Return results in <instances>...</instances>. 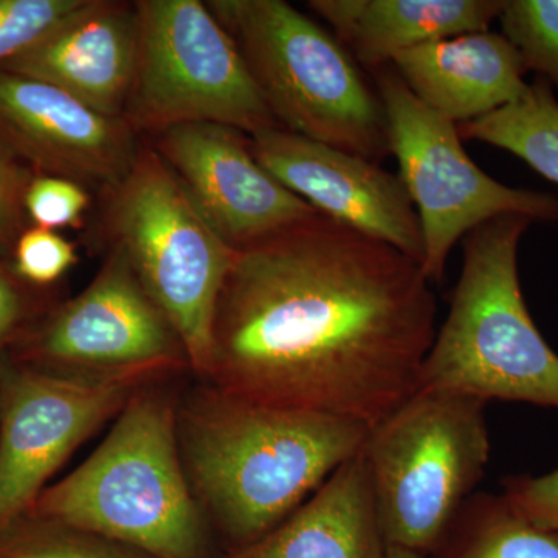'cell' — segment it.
Returning a JSON list of instances; mask_svg holds the SVG:
<instances>
[{
    "label": "cell",
    "instance_id": "7",
    "mask_svg": "<svg viewBox=\"0 0 558 558\" xmlns=\"http://www.w3.org/2000/svg\"><path fill=\"white\" fill-rule=\"evenodd\" d=\"M97 233L130 259L143 288L170 319L201 377L209 330L234 250L194 207L159 154L143 140L131 171L98 194Z\"/></svg>",
    "mask_w": 558,
    "mask_h": 558
},
{
    "label": "cell",
    "instance_id": "17",
    "mask_svg": "<svg viewBox=\"0 0 558 558\" xmlns=\"http://www.w3.org/2000/svg\"><path fill=\"white\" fill-rule=\"evenodd\" d=\"M385 553L368 468L360 451L278 527L220 558H384Z\"/></svg>",
    "mask_w": 558,
    "mask_h": 558
},
{
    "label": "cell",
    "instance_id": "5",
    "mask_svg": "<svg viewBox=\"0 0 558 558\" xmlns=\"http://www.w3.org/2000/svg\"><path fill=\"white\" fill-rule=\"evenodd\" d=\"M282 130L374 161L391 154L387 117L336 36L284 0H209Z\"/></svg>",
    "mask_w": 558,
    "mask_h": 558
},
{
    "label": "cell",
    "instance_id": "29",
    "mask_svg": "<svg viewBox=\"0 0 558 558\" xmlns=\"http://www.w3.org/2000/svg\"><path fill=\"white\" fill-rule=\"evenodd\" d=\"M384 558H425L418 556L416 553H411V550L399 549V548H387V553H385Z\"/></svg>",
    "mask_w": 558,
    "mask_h": 558
},
{
    "label": "cell",
    "instance_id": "6",
    "mask_svg": "<svg viewBox=\"0 0 558 558\" xmlns=\"http://www.w3.org/2000/svg\"><path fill=\"white\" fill-rule=\"evenodd\" d=\"M487 403L417 391L369 428L362 457L387 548L429 557L483 480Z\"/></svg>",
    "mask_w": 558,
    "mask_h": 558
},
{
    "label": "cell",
    "instance_id": "2",
    "mask_svg": "<svg viewBox=\"0 0 558 558\" xmlns=\"http://www.w3.org/2000/svg\"><path fill=\"white\" fill-rule=\"evenodd\" d=\"M369 427L310 411L259 405L202 384L178 403L183 469L227 553L289 519L363 449Z\"/></svg>",
    "mask_w": 558,
    "mask_h": 558
},
{
    "label": "cell",
    "instance_id": "24",
    "mask_svg": "<svg viewBox=\"0 0 558 558\" xmlns=\"http://www.w3.org/2000/svg\"><path fill=\"white\" fill-rule=\"evenodd\" d=\"M10 263L22 281L47 289L76 266L78 253L58 231L32 226L16 242Z\"/></svg>",
    "mask_w": 558,
    "mask_h": 558
},
{
    "label": "cell",
    "instance_id": "23",
    "mask_svg": "<svg viewBox=\"0 0 558 558\" xmlns=\"http://www.w3.org/2000/svg\"><path fill=\"white\" fill-rule=\"evenodd\" d=\"M84 0H0V68L38 43Z\"/></svg>",
    "mask_w": 558,
    "mask_h": 558
},
{
    "label": "cell",
    "instance_id": "22",
    "mask_svg": "<svg viewBox=\"0 0 558 558\" xmlns=\"http://www.w3.org/2000/svg\"><path fill=\"white\" fill-rule=\"evenodd\" d=\"M498 20L527 72L558 87V0H502Z\"/></svg>",
    "mask_w": 558,
    "mask_h": 558
},
{
    "label": "cell",
    "instance_id": "13",
    "mask_svg": "<svg viewBox=\"0 0 558 558\" xmlns=\"http://www.w3.org/2000/svg\"><path fill=\"white\" fill-rule=\"evenodd\" d=\"M143 138L68 92L0 70V148L39 175L73 180L90 193L131 171Z\"/></svg>",
    "mask_w": 558,
    "mask_h": 558
},
{
    "label": "cell",
    "instance_id": "16",
    "mask_svg": "<svg viewBox=\"0 0 558 558\" xmlns=\"http://www.w3.org/2000/svg\"><path fill=\"white\" fill-rule=\"evenodd\" d=\"M391 65L418 100L454 124L505 108L529 90L523 58L501 33L435 40L403 51Z\"/></svg>",
    "mask_w": 558,
    "mask_h": 558
},
{
    "label": "cell",
    "instance_id": "18",
    "mask_svg": "<svg viewBox=\"0 0 558 558\" xmlns=\"http://www.w3.org/2000/svg\"><path fill=\"white\" fill-rule=\"evenodd\" d=\"M307 7L355 62L379 70L424 44L487 32L502 0H311Z\"/></svg>",
    "mask_w": 558,
    "mask_h": 558
},
{
    "label": "cell",
    "instance_id": "25",
    "mask_svg": "<svg viewBox=\"0 0 558 558\" xmlns=\"http://www.w3.org/2000/svg\"><path fill=\"white\" fill-rule=\"evenodd\" d=\"M92 205V193L73 180L35 174L25 194L32 226L47 230L81 229Z\"/></svg>",
    "mask_w": 558,
    "mask_h": 558
},
{
    "label": "cell",
    "instance_id": "28",
    "mask_svg": "<svg viewBox=\"0 0 558 558\" xmlns=\"http://www.w3.org/2000/svg\"><path fill=\"white\" fill-rule=\"evenodd\" d=\"M501 486L521 515L545 531L558 532V469L542 476H509Z\"/></svg>",
    "mask_w": 558,
    "mask_h": 558
},
{
    "label": "cell",
    "instance_id": "8",
    "mask_svg": "<svg viewBox=\"0 0 558 558\" xmlns=\"http://www.w3.org/2000/svg\"><path fill=\"white\" fill-rule=\"evenodd\" d=\"M138 49L123 120L140 138L216 123L247 135L281 128L236 44L201 0H135Z\"/></svg>",
    "mask_w": 558,
    "mask_h": 558
},
{
    "label": "cell",
    "instance_id": "26",
    "mask_svg": "<svg viewBox=\"0 0 558 558\" xmlns=\"http://www.w3.org/2000/svg\"><path fill=\"white\" fill-rule=\"evenodd\" d=\"M38 290L17 277L11 263L0 258V359L33 323L50 310Z\"/></svg>",
    "mask_w": 558,
    "mask_h": 558
},
{
    "label": "cell",
    "instance_id": "9",
    "mask_svg": "<svg viewBox=\"0 0 558 558\" xmlns=\"http://www.w3.org/2000/svg\"><path fill=\"white\" fill-rule=\"evenodd\" d=\"M374 73L389 149L421 223V267L429 282L442 281L457 242L487 220L506 215L558 220L557 197L510 189L487 175L465 153L458 124L418 100L395 69L387 65Z\"/></svg>",
    "mask_w": 558,
    "mask_h": 558
},
{
    "label": "cell",
    "instance_id": "10",
    "mask_svg": "<svg viewBox=\"0 0 558 558\" xmlns=\"http://www.w3.org/2000/svg\"><path fill=\"white\" fill-rule=\"evenodd\" d=\"M5 355L76 379H170L191 369L179 333L117 247L106 248L86 289L44 312Z\"/></svg>",
    "mask_w": 558,
    "mask_h": 558
},
{
    "label": "cell",
    "instance_id": "1",
    "mask_svg": "<svg viewBox=\"0 0 558 558\" xmlns=\"http://www.w3.org/2000/svg\"><path fill=\"white\" fill-rule=\"evenodd\" d=\"M436 314L416 260L318 213L234 250L199 380L371 428L417 391Z\"/></svg>",
    "mask_w": 558,
    "mask_h": 558
},
{
    "label": "cell",
    "instance_id": "19",
    "mask_svg": "<svg viewBox=\"0 0 558 558\" xmlns=\"http://www.w3.org/2000/svg\"><path fill=\"white\" fill-rule=\"evenodd\" d=\"M429 557L558 558V532L535 526L502 494H473Z\"/></svg>",
    "mask_w": 558,
    "mask_h": 558
},
{
    "label": "cell",
    "instance_id": "21",
    "mask_svg": "<svg viewBox=\"0 0 558 558\" xmlns=\"http://www.w3.org/2000/svg\"><path fill=\"white\" fill-rule=\"evenodd\" d=\"M0 558H153L94 532L22 513L0 526Z\"/></svg>",
    "mask_w": 558,
    "mask_h": 558
},
{
    "label": "cell",
    "instance_id": "3",
    "mask_svg": "<svg viewBox=\"0 0 558 558\" xmlns=\"http://www.w3.org/2000/svg\"><path fill=\"white\" fill-rule=\"evenodd\" d=\"M178 403L160 381L138 389L90 457L25 513L153 558H209L208 521L180 457Z\"/></svg>",
    "mask_w": 558,
    "mask_h": 558
},
{
    "label": "cell",
    "instance_id": "14",
    "mask_svg": "<svg viewBox=\"0 0 558 558\" xmlns=\"http://www.w3.org/2000/svg\"><path fill=\"white\" fill-rule=\"evenodd\" d=\"M250 142L255 159L319 215L391 245L421 266V223L399 175L282 128L250 135Z\"/></svg>",
    "mask_w": 558,
    "mask_h": 558
},
{
    "label": "cell",
    "instance_id": "27",
    "mask_svg": "<svg viewBox=\"0 0 558 558\" xmlns=\"http://www.w3.org/2000/svg\"><path fill=\"white\" fill-rule=\"evenodd\" d=\"M35 172L0 148V258H11L22 233L31 229L25 194Z\"/></svg>",
    "mask_w": 558,
    "mask_h": 558
},
{
    "label": "cell",
    "instance_id": "11",
    "mask_svg": "<svg viewBox=\"0 0 558 558\" xmlns=\"http://www.w3.org/2000/svg\"><path fill=\"white\" fill-rule=\"evenodd\" d=\"M145 376L76 379L0 359V526L17 519L84 440L113 421Z\"/></svg>",
    "mask_w": 558,
    "mask_h": 558
},
{
    "label": "cell",
    "instance_id": "20",
    "mask_svg": "<svg viewBox=\"0 0 558 558\" xmlns=\"http://www.w3.org/2000/svg\"><path fill=\"white\" fill-rule=\"evenodd\" d=\"M459 135L508 150L558 185V101L549 81L529 84L524 97L458 124Z\"/></svg>",
    "mask_w": 558,
    "mask_h": 558
},
{
    "label": "cell",
    "instance_id": "4",
    "mask_svg": "<svg viewBox=\"0 0 558 558\" xmlns=\"http://www.w3.org/2000/svg\"><path fill=\"white\" fill-rule=\"evenodd\" d=\"M532 222L499 216L465 236L461 277L417 391L558 410V354L535 326L520 286V242Z\"/></svg>",
    "mask_w": 558,
    "mask_h": 558
},
{
    "label": "cell",
    "instance_id": "12",
    "mask_svg": "<svg viewBox=\"0 0 558 558\" xmlns=\"http://www.w3.org/2000/svg\"><path fill=\"white\" fill-rule=\"evenodd\" d=\"M211 229L233 250L318 215L253 156L236 128L193 123L145 138Z\"/></svg>",
    "mask_w": 558,
    "mask_h": 558
},
{
    "label": "cell",
    "instance_id": "15",
    "mask_svg": "<svg viewBox=\"0 0 558 558\" xmlns=\"http://www.w3.org/2000/svg\"><path fill=\"white\" fill-rule=\"evenodd\" d=\"M137 49L135 2L84 0L0 70L43 81L102 116L123 119Z\"/></svg>",
    "mask_w": 558,
    "mask_h": 558
}]
</instances>
